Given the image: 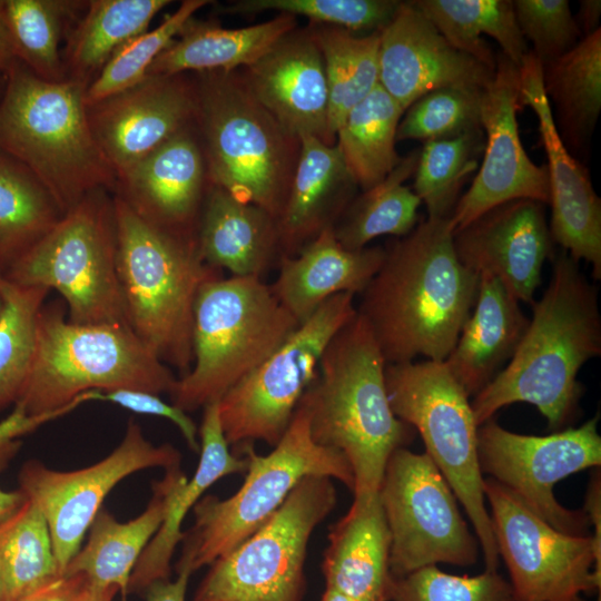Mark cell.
<instances>
[{"instance_id":"6da1fadb","label":"cell","mask_w":601,"mask_h":601,"mask_svg":"<svg viewBox=\"0 0 601 601\" xmlns=\"http://www.w3.org/2000/svg\"><path fill=\"white\" fill-rule=\"evenodd\" d=\"M479 280L456 256L450 217H427L385 248L356 311L386 364L443 362L472 313Z\"/></svg>"},{"instance_id":"7a4b0ae2","label":"cell","mask_w":601,"mask_h":601,"mask_svg":"<svg viewBox=\"0 0 601 601\" xmlns=\"http://www.w3.org/2000/svg\"><path fill=\"white\" fill-rule=\"evenodd\" d=\"M544 293L533 302L529 325L508 365L474 395L481 426L504 406L529 403L558 431L573 414L581 393L578 374L601 354L598 289L565 250L553 255Z\"/></svg>"},{"instance_id":"3957f363","label":"cell","mask_w":601,"mask_h":601,"mask_svg":"<svg viewBox=\"0 0 601 601\" xmlns=\"http://www.w3.org/2000/svg\"><path fill=\"white\" fill-rule=\"evenodd\" d=\"M386 363L357 313L331 339L299 405L313 441L339 452L354 479V499L378 493L392 453L414 428L393 413L385 385Z\"/></svg>"},{"instance_id":"277c9868","label":"cell","mask_w":601,"mask_h":601,"mask_svg":"<svg viewBox=\"0 0 601 601\" xmlns=\"http://www.w3.org/2000/svg\"><path fill=\"white\" fill-rule=\"evenodd\" d=\"M85 91L71 80L41 79L16 59L0 96V151L40 181L62 215L117 184L91 132Z\"/></svg>"},{"instance_id":"5b68a950","label":"cell","mask_w":601,"mask_h":601,"mask_svg":"<svg viewBox=\"0 0 601 601\" xmlns=\"http://www.w3.org/2000/svg\"><path fill=\"white\" fill-rule=\"evenodd\" d=\"M117 276L126 319L136 336L181 376L193 364L197 294L223 270L207 265L197 238L167 230L112 194Z\"/></svg>"},{"instance_id":"8992f818","label":"cell","mask_w":601,"mask_h":601,"mask_svg":"<svg viewBox=\"0 0 601 601\" xmlns=\"http://www.w3.org/2000/svg\"><path fill=\"white\" fill-rule=\"evenodd\" d=\"M176 381L129 325L75 324L55 302L43 304L38 315L33 357L16 405L39 416L69 406L90 391L170 394Z\"/></svg>"},{"instance_id":"52a82bcc","label":"cell","mask_w":601,"mask_h":601,"mask_svg":"<svg viewBox=\"0 0 601 601\" xmlns=\"http://www.w3.org/2000/svg\"><path fill=\"white\" fill-rule=\"evenodd\" d=\"M196 128L208 179L276 219L299 155V138L253 96L242 69L198 73Z\"/></svg>"},{"instance_id":"ba28073f","label":"cell","mask_w":601,"mask_h":601,"mask_svg":"<svg viewBox=\"0 0 601 601\" xmlns=\"http://www.w3.org/2000/svg\"><path fill=\"white\" fill-rule=\"evenodd\" d=\"M298 325L260 277L207 280L194 306L193 364L177 378L171 404L188 413L218 402Z\"/></svg>"},{"instance_id":"9c48e42d","label":"cell","mask_w":601,"mask_h":601,"mask_svg":"<svg viewBox=\"0 0 601 601\" xmlns=\"http://www.w3.org/2000/svg\"><path fill=\"white\" fill-rule=\"evenodd\" d=\"M242 450L248 459L243 485L227 499L205 495L196 503L195 521L184 532L176 572L193 574L230 552L267 521L305 476H328L353 490L347 461L313 441L307 412L299 404L269 454L258 455L250 445Z\"/></svg>"},{"instance_id":"30bf717a","label":"cell","mask_w":601,"mask_h":601,"mask_svg":"<svg viewBox=\"0 0 601 601\" xmlns=\"http://www.w3.org/2000/svg\"><path fill=\"white\" fill-rule=\"evenodd\" d=\"M385 385L393 413L418 432L425 453L463 505L485 570L497 571L500 555L479 464V426L467 394L444 361L386 364Z\"/></svg>"},{"instance_id":"8fae6325","label":"cell","mask_w":601,"mask_h":601,"mask_svg":"<svg viewBox=\"0 0 601 601\" xmlns=\"http://www.w3.org/2000/svg\"><path fill=\"white\" fill-rule=\"evenodd\" d=\"M109 190L88 194L1 276L56 289L75 324H126L117 276V235Z\"/></svg>"},{"instance_id":"7c38bea8","label":"cell","mask_w":601,"mask_h":601,"mask_svg":"<svg viewBox=\"0 0 601 601\" xmlns=\"http://www.w3.org/2000/svg\"><path fill=\"white\" fill-rule=\"evenodd\" d=\"M336 503L333 479H302L267 521L209 564L193 601H304L309 539Z\"/></svg>"},{"instance_id":"4fadbf2b","label":"cell","mask_w":601,"mask_h":601,"mask_svg":"<svg viewBox=\"0 0 601 601\" xmlns=\"http://www.w3.org/2000/svg\"><path fill=\"white\" fill-rule=\"evenodd\" d=\"M354 294L324 302L262 364L218 401L224 436L235 452L254 441L275 446L285 434L304 392L316 376L334 335L357 313Z\"/></svg>"},{"instance_id":"5bb4252c","label":"cell","mask_w":601,"mask_h":601,"mask_svg":"<svg viewBox=\"0 0 601 601\" xmlns=\"http://www.w3.org/2000/svg\"><path fill=\"white\" fill-rule=\"evenodd\" d=\"M391 536L390 572L401 578L425 566L475 564L480 544L449 483L426 453L400 447L378 490Z\"/></svg>"},{"instance_id":"9a60e30c","label":"cell","mask_w":601,"mask_h":601,"mask_svg":"<svg viewBox=\"0 0 601 601\" xmlns=\"http://www.w3.org/2000/svg\"><path fill=\"white\" fill-rule=\"evenodd\" d=\"M598 416L579 427L549 435H524L489 420L477 428V454L482 474L495 480L554 529L585 535L590 524L583 510H569L558 502L554 485L601 464Z\"/></svg>"},{"instance_id":"2e32d148","label":"cell","mask_w":601,"mask_h":601,"mask_svg":"<svg viewBox=\"0 0 601 601\" xmlns=\"http://www.w3.org/2000/svg\"><path fill=\"white\" fill-rule=\"evenodd\" d=\"M483 486L499 555L518 601H574L583 592L601 593L591 535L554 529L491 477Z\"/></svg>"},{"instance_id":"e0dca14e","label":"cell","mask_w":601,"mask_h":601,"mask_svg":"<svg viewBox=\"0 0 601 601\" xmlns=\"http://www.w3.org/2000/svg\"><path fill=\"white\" fill-rule=\"evenodd\" d=\"M181 455L171 444L155 445L135 421H129L119 445L101 461L75 471H56L29 460L18 474V490L45 516L58 568L63 574L81 549L108 493L125 477L149 467L180 466Z\"/></svg>"},{"instance_id":"ac0fdd59","label":"cell","mask_w":601,"mask_h":601,"mask_svg":"<svg viewBox=\"0 0 601 601\" xmlns=\"http://www.w3.org/2000/svg\"><path fill=\"white\" fill-rule=\"evenodd\" d=\"M519 85V68L502 53L496 56L493 77L481 91L480 125L485 134L483 159L471 186L451 214L453 233L511 200L549 204L546 165L533 162L520 139Z\"/></svg>"},{"instance_id":"d6986e66","label":"cell","mask_w":601,"mask_h":601,"mask_svg":"<svg viewBox=\"0 0 601 601\" xmlns=\"http://www.w3.org/2000/svg\"><path fill=\"white\" fill-rule=\"evenodd\" d=\"M93 138L118 177L196 121L195 80L147 76L87 107Z\"/></svg>"},{"instance_id":"ffe728a7","label":"cell","mask_w":601,"mask_h":601,"mask_svg":"<svg viewBox=\"0 0 601 601\" xmlns=\"http://www.w3.org/2000/svg\"><path fill=\"white\" fill-rule=\"evenodd\" d=\"M519 78L520 104L529 106L536 115L548 158L551 238L577 262L589 263L593 278L600 279L601 200L587 169L559 136L543 88L542 66L531 50L519 67Z\"/></svg>"},{"instance_id":"44dd1931","label":"cell","mask_w":601,"mask_h":601,"mask_svg":"<svg viewBox=\"0 0 601 601\" xmlns=\"http://www.w3.org/2000/svg\"><path fill=\"white\" fill-rule=\"evenodd\" d=\"M378 65L380 85L404 112L433 90H482L494 73L455 49L411 1H401L380 31Z\"/></svg>"},{"instance_id":"7402d4cb","label":"cell","mask_w":601,"mask_h":601,"mask_svg":"<svg viewBox=\"0 0 601 601\" xmlns=\"http://www.w3.org/2000/svg\"><path fill=\"white\" fill-rule=\"evenodd\" d=\"M543 204L515 199L501 204L453 233L461 264L476 275L496 277L519 300L532 304L542 268L552 252Z\"/></svg>"},{"instance_id":"603a6c76","label":"cell","mask_w":601,"mask_h":601,"mask_svg":"<svg viewBox=\"0 0 601 601\" xmlns=\"http://www.w3.org/2000/svg\"><path fill=\"white\" fill-rule=\"evenodd\" d=\"M242 72L253 96L286 130L336 144L324 60L309 26L284 36Z\"/></svg>"},{"instance_id":"cb8c5ba5","label":"cell","mask_w":601,"mask_h":601,"mask_svg":"<svg viewBox=\"0 0 601 601\" xmlns=\"http://www.w3.org/2000/svg\"><path fill=\"white\" fill-rule=\"evenodd\" d=\"M209 185L194 124L119 175L112 194L149 221L197 238L198 219Z\"/></svg>"},{"instance_id":"d4e9b609","label":"cell","mask_w":601,"mask_h":601,"mask_svg":"<svg viewBox=\"0 0 601 601\" xmlns=\"http://www.w3.org/2000/svg\"><path fill=\"white\" fill-rule=\"evenodd\" d=\"M357 184L337 145L299 138V155L277 218L280 257L294 256L334 227L356 196Z\"/></svg>"},{"instance_id":"484cf974","label":"cell","mask_w":601,"mask_h":601,"mask_svg":"<svg viewBox=\"0 0 601 601\" xmlns=\"http://www.w3.org/2000/svg\"><path fill=\"white\" fill-rule=\"evenodd\" d=\"M384 257L383 247L346 249L329 227L296 255L280 257L278 275L269 285L278 302L302 324L332 296L361 294Z\"/></svg>"},{"instance_id":"4316f807","label":"cell","mask_w":601,"mask_h":601,"mask_svg":"<svg viewBox=\"0 0 601 601\" xmlns=\"http://www.w3.org/2000/svg\"><path fill=\"white\" fill-rule=\"evenodd\" d=\"M391 536L378 493L353 499L331 526L322 571L325 587L355 601H390Z\"/></svg>"},{"instance_id":"83f0119b","label":"cell","mask_w":601,"mask_h":601,"mask_svg":"<svg viewBox=\"0 0 601 601\" xmlns=\"http://www.w3.org/2000/svg\"><path fill=\"white\" fill-rule=\"evenodd\" d=\"M203 260L230 276L260 277L280 258L277 219L209 185L197 225Z\"/></svg>"},{"instance_id":"f1b7e54d","label":"cell","mask_w":601,"mask_h":601,"mask_svg":"<svg viewBox=\"0 0 601 601\" xmlns=\"http://www.w3.org/2000/svg\"><path fill=\"white\" fill-rule=\"evenodd\" d=\"M186 480L180 466L166 470L162 479L154 482L145 511L130 521L119 522L101 509L88 530L86 545L70 560L63 574H80L99 588L116 587L126 600L135 565L162 524L175 492Z\"/></svg>"},{"instance_id":"f546056e","label":"cell","mask_w":601,"mask_h":601,"mask_svg":"<svg viewBox=\"0 0 601 601\" xmlns=\"http://www.w3.org/2000/svg\"><path fill=\"white\" fill-rule=\"evenodd\" d=\"M474 307L444 361L467 396H474L513 356L528 325L520 302L490 274L479 275Z\"/></svg>"},{"instance_id":"4dcf8cb0","label":"cell","mask_w":601,"mask_h":601,"mask_svg":"<svg viewBox=\"0 0 601 601\" xmlns=\"http://www.w3.org/2000/svg\"><path fill=\"white\" fill-rule=\"evenodd\" d=\"M198 437L200 456L195 474L175 492L162 524L135 565L128 593L141 595L154 581L170 578V561L184 538L181 524L188 512L215 482L230 474L246 472L247 456L233 453L224 436L218 402L204 407Z\"/></svg>"},{"instance_id":"1f68e13d","label":"cell","mask_w":601,"mask_h":601,"mask_svg":"<svg viewBox=\"0 0 601 601\" xmlns=\"http://www.w3.org/2000/svg\"><path fill=\"white\" fill-rule=\"evenodd\" d=\"M296 28L297 18L285 13L244 28H224L214 21L193 17L156 58L147 76L244 69Z\"/></svg>"},{"instance_id":"d6a6232c","label":"cell","mask_w":601,"mask_h":601,"mask_svg":"<svg viewBox=\"0 0 601 601\" xmlns=\"http://www.w3.org/2000/svg\"><path fill=\"white\" fill-rule=\"evenodd\" d=\"M542 82L561 140L569 151L579 152L601 111V29L543 65Z\"/></svg>"},{"instance_id":"836d02e7","label":"cell","mask_w":601,"mask_h":601,"mask_svg":"<svg viewBox=\"0 0 601 601\" xmlns=\"http://www.w3.org/2000/svg\"><path fill=\"white\" fill-rule=\"evenodd\" d=\"M169 0H91L68 35L63 67L66 80L87 88L112 55L130 39L146 32Z\"/></svg>"},{"instance_id":"e575fe53","label":"cell","mask_w":601,"mask_h":601,"mask_svg":"<svg viewBox=\"0 0 601 601\" xmlns=\"http://www.w3.org/2000/svg\"><path fill=\"white\" fill-rule=\"evenodd\" d=\"M412 4L457 50L491 70L496 56L483 35L493 38L518 68L530 51L511 0H413Z\"/></svg>"},{"instance_id":"d590c367","label":"cell","mask_w":601,"mask_h":601,"mask_svg":"<svg viewBox=\"0 0 601 601\" xmlns=\"http://www.w3.org/2000/svg\"><path fill=\"white\" fill-rule=\"evenodd\" d=\"M418 150L401 158L378 184L356 195L333 227L336 239L349 250H358L376 237H403L418 223L417 195L404 185L414 175Z\"/></svg>"},{"instance_id":"8d00e7d4","label":"cell","mask_w":601,"mask_h":601,"mask_svg":"<svg viewBox=\"0 0 601 601\" xmlns=\"http://www.w3.org/2000/svg\"><path fill=\"white\" fill-rule=\"evenodd\" d=\"M403 114L401 106L378 83L338 127L336 145L363 190L382 181L401 161L395 141Z\"/></svg>"},{"instance_id":"74e56055","label":"cell","mask_w":601,"mask_h":601,"mask_svg":"<svg viewBox=\"0 0 601 601\" xmlns=\"http://www.w3.org/2000/svg\"><path fill=\"white\" fill-rule=\"evenodd\" d=\"M309 27L324 60L329 129L336 138L348 112L380 83V31L356 35L331 26Z\"/></svg>"},{"instance_id":"f35d334b","label":"cell","mask_w":601,"mask_h":601,"mask_svg":"<svg viewBox=\"0 0 601 601\" xmlns=\"http://www.w3.org/2000/svg\"><path fill=\"white\" fill-rule=\"evenodd\" d=\"M62 216L40 181L0 151V274L22 257Z\"/></svg>"},{"instance_id":"ab89813d","label":"cell","mask_w":601,"mask_h":601,"mask_svg":"<svg viewBox=\"0 0 601 601\" xmlns=\"http://www.w3.org/2000/svg\"><path fill=\"white\" fill-rule=\"evenodd\" d=\"M87 1L4 0L1 11L16 58L36 76L66 80L60 42Z\"/></svg>"},{"instance_id":"60d3db41","label":"cell","mask_w":601,"mask_h":601,"mask_svg":"<svg viewBox=\"0 0 601 601\" xmlns=\"http://www.w3.org/2000/svg\"><path fill=\"white\" fill-rule=\"evenodd\" d=\"M59 575L47 521L26 500L0 525V601H19Z\"/></svg>"},{"instance_id":"b9f144b4","label":"cell","mask_w":601,"mask_h":601,"mask_svg":"<svg viewBox=\"0 0 601 601\" xmlns=\"http://www.w3.org/2000/svg\"><path fill=\"white\" fill-rule=\"evenodd\" d=\"M49 289L0 275V411L18 402L31 366L37 322Z\"/></svg>"},{"instance_id":"7bdbcfd3","label":"cell","mask_w":601,"mask_h":601,"mask_svg":"<svg viewBox=\"0 0 601 601\" xmlns=\"http://www.w3.org/2000/svg\"><path fill=\"white\" fill-rule=\"evenodd\" d=\"M480 138L482 129L424 142L413 191L425 204L427 217H451L463 184L477 167Z\"/></svg>"},{"instance_id":"ee69618b","label":"cell","mask_w":601,"mask_h":601,"mask_svg":"<svg viewBox=\"0 0 601 601\" xmlns=\"http://www.w3.org/2000/svg\"><path fill=\"white\" fill-rule=\"evenodd\" d=\"M208 3L210 1L207 0H185L157 28L122 45L86 88V106H92L142 81L156 58L171 43L185 23Z\"/></svg>"},{"instance_id":"f6af8a7d","label":"cell","mask_w":601,"mask_h":601,"mask_svg":"<svg viewBox=\"0 0 601 601\" xmlns=\"http://www.w3.org/2000/svg\"><path fill=\"white\" fill-rule=\"evenodd\" d=\"M400 3L397 0H239L216 6V11L240 16L275 11L305 17L314 24L370 35L381 31L390 22Z\"/></svg>"},{"instance_id":"bcb514c9","label":"cell","mask_w":601,"mask_h":601,"mask_svg":"<svg viewBox=\"0 0 601 601\" xmlns=\"http://www.w3.org/2000/svg\"><path fill=\"white\" fill-rule=\"evenodd\" d=\"M481 91L442 88L422 96L405 110L396 140L427 142L481 130Z\"/></svg>"},{"instance_id":"7dc6e473","label":"cell","mask_w":601,"mask_h":601,"mask_svg":"<svg viewBox=\"0 0 601 601\" xmlns=\"http://www.w3.org/2000/svg\"><path fill=\"white\" fill-rule=\"evenodd\" d=\"M390 601H518L510 581L497 571L456 575L436 565L393 578Z\"/></svg>"},{"instance_id":"c3c4849f","label":"cell","mask_w":601,"mask_h":601,"mask_svg":"<svg viewBox=\"0 0 601 601\" xmlns=\"http://www.w3.org/2000/svg\"><path fill=\"white\" fill-rule=\"evenodd\" d=\"M519 29L533 45L541 66L568 52L581 40V31L566 0H515Z\"/></svg>"},{"instance_id":"681fc988","label":"cell","mask_w":601,"mask_h":601,"mask_svg":"<svg viewBox=\"0 0 601 601\" xmlns=\"http://www.w3.org/2000/svg\"><path fill=\"white\" fill-rule=\"evenodd\" d=\"M97 400L111 402L138 414L169 420L178 427L189 449L199 452L198 427L195 422L186 412L164 402L159 395L136 390L93 391V401Z\"/></svg>"},{"instance_id":"f907efd6","label":"cell","mask_w":601,"mask_h":601,"mask_svg":"<svg viewBox=\"0 0 601 601\" xmlns=\"http://www.w3.org/2000/svg\"><path fill=\"white\" fill-rule=\"evenodd\" d=\"M87 401H89V397L85 394L80 400L62 410L39 416H29L19 406L14 405L11 414L0 422V472H3L9 466L11 460L19 452L22 445L21 436L33 432L51 420L69 413Z\"/></svg>"},{"instance_id":"816d5d0a","label":"cell","mask_w":601,"mask_h":601,"mask_svg":"<svg viewBox=\"0 0 601 601\" xmlns=\"http://www.w3.org/2000/svg\"><path fill=\"white\" fill-rule=\"evenodd\" d=\"M85 582L80 574H61L19 601H77Z\"/></svg>"},{"instance_id":"f5cc1de1","label":"cell","mask_w":601,"mask_h":601,"mask_svg":"<svg viewBox=\"0 0 601 601\" xmlns=\"http://www.w3.org/2000/svg\"><path fill=\"white\" fill-rule=\"evenodd\" d=\"M589 519L590 524L594 528L592 536L595 552L597 565L594 569V578L601 583V480L600 472H594L588 486L585 504L583 510Z\"/></svg>"},{"instance_id":"db71d44e","label":"cell","mask_w":601,"mask_h":601,"mask_svg":"<svg viewBox=\"0 0 601 601\" xmlns=\"http://www.w3.org/2000/svg\"><path fill=\"white\" fill-rule=\"evenodd\" d=\"M190 575L187 571H180L175 580L169 578L154 581L141 595L146 601H185Z\"/></svg>"},{"instance_id":"11a10c76","label":"cell","mask_w":601,"mask_h":601,"mask_svg":"<svg viewBox=\"0 0 601 601\" xmlns=\"http://www.w3.org/2000/svg\"><path fill=\"white\" fill-rule=\"evenodd\" d=\"M579 28L581 31L582 37H587L594 31H597L599 27V20L601 17V1L600 0H582L580 1V9H579Z\"/></svg>"},{"instance_id":"9f6ffc18","label":"cell","mask_w":601,"mask_h":601,"mask_svg":"<svg viewBox=\"0 0 601 601\" xmlns=\"http://www.w3.org/2000/svg\"><path fill=\"white\" fill-rule=\"evenodd\" d=\"M27 500L20 490L4 491L0 487V525Z\"/></svg>"},{"instance_id":"6f0895ef","label":"cell","mask_w":601,"mask_h":601,"mask_svg":"<svg viewBox=\"0 0 601 601\" xmlns=\"http://www.w3.org/2000/svg\"><path fill=\"white\" fill-rule=\"evenodd\" d=\"M16 59L10 35L0 12V72H6Z\"/></svg>"},{"instance_id":"680465c9","label":"cell","mask_w":601,"mask_h":601,"mask_svg":"<svg viewBox=\"0 0 601 601\" xmlns=\"http://www.w3.org/2000/svg\"><path fill=\"white\" fill-rule=\"evenodd\" d=\"M118 592L116 587L99 588L86 580L77 601H112Z\"/></svg>"},{"instance_id":"91938a15","label":"cell","mask_w":601,"mask_h":601,"mask_svg":"<svg viewBox=\"0 0 601 601\" xmlns=\"http://www.w3.org/2000/svg\"><path fill=\"white\" fill-rule=\"evenodd\" d=\"M319 601H355V600L335 589L325 587V590Z\"/></svg>"},{"instance_id":"94428289","label":"cell","mask_w":601,"mask_h":601,"mask_svg":"<svg viewBox=\"0 0 601 601\" xmlns=\"http://www.w3.org/2000/svg\"><path fill=\"white\" fill-rule=\"evenodd\" d=\"M4 82H6V72H0V96L3 91Z\"/></svg>"},{"instance_id":"6125c7cd","label":"cell","mask_w":601,"mask_h":601,"mask_svg":"<svg viewBox=\"0 0 601 601\" xmlns=\"http://www.w3.org/2000/svg\"><path fill=\"white\" fill-rule=\"evenodd\" d=\"M574 601H587V600H584L583 598H581V597L579 595V597H577V598L574 599ZM598 601H601V595L598 597Z\"/></svg>"},{"instance_id":"be15d7a7","label":"cell","mask_w":601,"mask_h":601,"mask_svg":"<svg viewBox=\"0 0 601 601\" xmlns=\"http://www.w3.org/2000/svg\"><path fill=\"white\" fill-rule=\"evenodd\" d=\"M2 306H3V302H2V297H1V295H0V314H1V312H2Z\"/></svg>"},{"instance_id":"e7e4bbea","label":"cell","mask_w":601,"mask_h":601,"mask_svg":"<svg viewBox=\"0 0 601 601\" xmlns=\"http://www.w3.org/2000/svg\"><path fill=\"white\" fill-rule=\"evenodd\" d=\"M1 275V274H0Z\"/></svg>"}]
</instances>
